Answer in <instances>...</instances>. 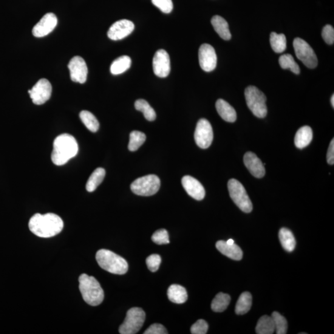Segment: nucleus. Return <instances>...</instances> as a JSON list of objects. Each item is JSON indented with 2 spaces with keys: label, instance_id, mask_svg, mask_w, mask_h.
<instances>
[{
  "label": "nucleus",
  "instance_id": "f257e3e1",
  "mask_svg": "<svg viewBox=\"0 0 334 334\" xmlns=\"http://www.w3.org/2000/svg\"><path fill=\"white\" fill-rule=\"evenodd\" d=\"M64 223L60 217L53 213L36 214L30 218L29 228L32 233L41 238L57 236L63 230Z\"/></svg>",
  "mask_w": 334,
  "mask_h": 334
},
{
  "label": "nucleus",
  "instance_id": "f03ea898",
  "mask_svg": "<svg viewBox=\"0 0 334 334\" xmlns=\"http://www.w3.org/2000/svg\"><path fill=\"white\" fill-rule=\"evenodd\" d=\"M78 150L77 141L73 136L69 134L59 135L53 142L52 162L56 165H63L78 154Z\"/></svg>",
  "mask_w": 334,
  "mask_h": 334
},
{
  "label": "nucleus",
  "instance_id": "7ed1b4c3",
  "mask_svg": "<svg viewBox=\"0 0 334 334\" xmlns=\"http://www.w3.org/2000/svg\"><path fill=\"white\" fill-rule=\"evenodd\" d=\"M79 282L82 296L87 304L96 307L103 303L104 290L94 277L83 274L79 277Z\"/></svg>",
  "mask_w": 334,
  "mask_h": 334
},
{
  "label": "nucleus",
  "instance_id": "20e7f679",
  "mask_svg": "<svg viewBox=\"0 0 334 334\" xmlns=\"http://www.w3.org/2000/svg\"><path fill=\"white\" fill-rule=\"evenodd\" d=\"M98 264L110 273L123 275L128 270L126 260L118 254L108 250H100L96 253Z\"/></svg>",
  "mask_w": 334,
  "mask_h": 334
},
{
  "label": "nucleus",
  "instance_id": "39448f33",
  "mask_svg": "<svg viewBox=\"0 0 334 334\" xmlns=\"http://www.w3.org/2000/svg\"><path fill=\"white\" fill-rule=\"evenodd\" d=\"M246 104L256 117L263 118L268 113L266 98L264 93L255 86H249L245 92Z\"/></svg>",
  "mask_w": 334,
  "mask_h": 334
},
{
  "label": "nucleus",
  "instance_id": "423d86ee",
  "mask_svg": "<svg viewBox=\"0 0 334 334\" xmlns=\"http://www.w3.org/2000/svg\"><path fill=\"white\" fill-rule=\"evenodd\" d=\"M160 180L156 175H149L138 178L131 183L132 192L138 196H151L159 190Z\"/></svg>",
  "mask_w": 334,
  "mask_h": 334
},
{
  "label": "nucleus",
  "instance_id": "0eeeda50",
  "mask_svg": "<svg viewBox=\"0 0 334 334\" xmlns=\"http://www.w3.org/2000/svg\"><path fill=\"white\" fill-rule=\"evenodd\" d=\"M229 194L236 205L245 213H250L253 210V205L247 192L242 184L236 179H231L228 182Z\"/></svg>",
  "mask_w": 334,
  "mask_h": 334
},
{
  "label": "nucleus",
  "instance_id": "6e6552de",
  "mask_svg": "<svg viewBox=\"0 0 334 334\" xmlns=\"http://www.w3.org/2000/svg\"><path fill=\"white\" fill-rule=\"evenodd\" d=\"M145 312L140 308H132L126 313L124 322L119 328L121 334L137 333L143 327L145 321Z\"/></svg>",
  "mask_w": 334,
  "mask_h": 334
},
{
  "label": "nucleus",
  "instance_id": "1a4fd4ad",
  "mask_svg": "<svg viewBox=\"0 0 334 334\" xmlns=\"http://www.w3.org/2000/svg\"><path fill=\"white\" fill-rule=\"evenodd\" d=\"M293 47L296 57L308 69H315L318 66V58L315 52L304 39L298 38L295 39Z\"/></svg>",
  "mask_w": 334,
  "mask_h": 334
},
{
  "label": "nucleus",
  "instance_id": "9d476101",
  "mask_svg": "<svg viewBox=\"0 0 334 334\" xmlns=\"http://www.w3.org/2000/svg\"><path fill=\"white\" fill-rule=\"evenodd\" d=\"M213 129L209 121L206 119H201L197 123L194 132V140L200 148L208 149L213 141Z\"/></svg>",
  "mask_w": 334,
  "mask_h": 334
},
{
  "label": "nucleus",
  "instance_id": "9b49d317",
  "mask_svg": "<svg viewBox=\"0 0 334 334\" xmlns=\"http://www.w3.org/2000/svg\"><path fill=\"white\" fill-rule=\"evenodd\" d=\"M52 92V87L49 80L41 79L30 90H28L33 103L40 106L49 100Z\"/></svg>",
  "mask_w": 334,
  "mask_h": 334
},
{
  "label": "nucleus",
  "instance_id": "f8f14e48",
  "mask_svg": "<svg viewBox=\"0 0 334 334\" xmlns=\"http://www.w3.org/2000/svg\"><path fill=\"white\" fill-rule=\"evenodd\" d=\"M71 79L75 83L84 84L87 81L88 69L86 61L81 56H76L69 64Z\"/></svg>",
  "mask_w": 334,
  "mask_h": 334
},
{
  "label": "nucleus",
  "instance_id": "ddd939ff",
  "mask_svg": "<svg viewBox=\"0 0 334 334\" xmlns=\"http://www.w3.org/2000/svg\"><path fill=\"white\" fill-rule=\"evenodd\" d=\"M201 68L206 72H211L217 66V57L214 47L208 44H203L199 50Z\"/></svg>",
  "mask_w": 334,
  "mask_h": 334
},
{
  "label": "nucleus",
  "instance_id": "4468645a",
  "mask_svg": "<svg viewBox=\"0 0 334 334\" xmlns=\"http://www.w3.org/2000/svg\"><path fill=\"white\" fill-rule=\"evenodd\" d=\"M153 70L155 75L159 78H166L171 72V59L165 50L157 51L153 58Z\"/></svg>",
  "mask_w": 334,
  "mask_h": 334
},
{
  "label": "nucleus",
  "instance_id": "2eb2a0df",
  "mask_svg": "<svg viewBox=\"0 0 334 334\" xmlns=\"http://www.w3.org/2000/svg\"><path fill=\"white\" fill-rule=\"evenodd\" d=\"M58 24V19L52 13H47L42 17L32 29L36 38H44L52 32Z\"/></svg>",
  "mask_w": 334,
  "mask_h": 334
},
{
  "label": "nucleus",
  "instance_id": "dca6fc26",
  "mask_svg": "<svg viewBox=\"0 0 334 334\" xmlns=\"http://www.w3.org/2000/svg\"><path fill=\"white\" fill-rule=\"evenodd\" d=\"M135 25L129 20L122 19L115 22L107 32L109 38L113 41H120L125 38L132 32Z\"/></svg>",
  "mask_w": 334,
  "mask_h": 334
},
{
  "label": "nucleus",
  "instance_id": "f3484780",
  "mask_svg": "<svg viewBox=\"0 0 334 334\" xmlns=\"http://www.w3.org/2000/svg\"><path fill=\"white\" fill-rule=\"evenodd\" d=\"M182 183L187 193L194 199L201 201L205 198V189L202 184L196 178L186 175L183 177Z\"/></svg>",
  "mask_w": 334,
  "mask_h": 334
},
{
  "label": "nucleus",
  "instance_id": "a211bd4d",
  "mask_svg": "<svg viewBox=\"0 0 334 334\" xmlns=\"http://www.w3.org/2000/svg\"><path fill=\"white\" fill-rule=\"evenodd\" d=\"M245 165L254 177L261 178L264 177L265 171L264 164L253 152H246L243 158Z\"/></svg>",
  "mask_w": 334,
  "mask_h": 334
},
{
  "label": "nucleus",
  "instance_id": "6ab92c4d",
  "mask_svg": "<svg viewBox=\"0 0 334 334\" xmlns=\"http://www.w3.org/2000/svg\"><path fill=\"white\" fill-rule=\"evenodd\" d=\"M216 248L220 253L231 259L240 260L243 257V251L239 246L235 244L228 245L225 241H219L216 243Z\"/></svg>",
  "mask_w": 334,
  "mask_h": 334
},
{
  "label": "nucleus",
  "instance_id": "aec40b11",
  "mask_svg": "<svg viewBox=\"0 0 334 334\" xmlns=\"http://www.w3.org/2000/svg\"><path fill=\"white\" fill-rule=\"evenodd\" d=\"M216 107L218 113L223 120L227 122L233 123L237 120L236 110L230 104L223 99H219L216 102Z\"/></svg>",
  "mask_w": 334,
  "mask_h": 334
},
{
  "label": "nucleus",
  "instance_id": "412c9836",
  "mask_svg": "<svg viewBox=\"0 0 334 334\" xmlns=\"http://www.w3.org/2000/svg\"><path fill=\"white\" fill-rule=\"evenodd\" d=\"M313 131L310 126H305L296 132L295 144L297 148L304 149L307 147L313 140Z\"/></svg>",
  "mask_w": 334,
  "mask_h": 334
},
{
  "label": "nucleus",
  "instance_id": "4be33fe9",
  "mask_svg": "<svg viewBox=\"0 0 334 334\" xmlns=\"http://www.w3.org/2000/svg\"><path fill=\"white\" fill-rule=\"evenodd\" d=\"M211 24L216 32L222 39L229 41L231 38L228 22L220 16H215L211 19Z\"/></svg>",
  "mask_w": 334,
  "mask_h": 334
},
{
  "label": "nucleus",
  "instance_id": "5701e85b",
  "mask_svg": "<svg viewBox=\"0 0 334 334\" xmlns=\"http://www.w3.org/2000/svg\"><path fill=\"white\" fill-rule=\"evenodd\" d=\"M167 295L170 301L177 304H184L188 299V293L185 288L177 284L172 285L169 288Z\"/></svg>",
  "mask_w": 334,
  "mask_h": 334
},
{
  "label": "nucleus",
  "instance_id": "b1692460",
  "mask_svg": "<svg viewBox=\"0 0 334 334\" xmlns=\"http://www.w3.org/2000/svg\"><path fill=\"white\" fill-rule=\"evenodd\" d=\"M131 65V59L128 56H121L113 61L110 72L113 75H118L128 70Z\"/></svg>",
  "mask_w": 334,
  "mask_h": 334
},
{
  "label": "nucleus",
  "instance_id": "393cba45",
  "mask_svg": "<svg viewBox=\"0 0 334 334\" xmlns=\"http://www.w3.org/2000/svg\"><path fill=\"white\" fill-rule=\"evenodd\" d=\"M279 239L283 248L288 252L294 250L296 246L295 237L287 228H282L279 231Z\"/></svg>",
  "mask_w": 334,
  "mask_h": 334
},
{
  "label": "nucleus",
  "instance_id": "a878e982",
  "mask_svg": "<svg viewBox=\"0 0 334 334\" xmlns=\"http://www.w3.org/2000/svg\"><path fill=\"white\" fill-rule=\"evenodd\" d=\"M106 177V171L103 168L95 169L90 175L86 184V190L91 192L94 191L97 187L103 182Z\"/></svg>",
  "mask_w": 334,
  "mask_h": 334
},
{
  "label": "nucleus",
  "instance_id": "bb28decb",
  "mask_svg": "<svg viewBox=\"0 0 334 334\" xmlns=\"http://www.w3.org/2000/svg\"><path fill=\"white\" fill-rule=\"evenodd\" d=\"M275 332L274 321L272 317L263 316L257 322L256 332L258 334H272Z\"/></svg>",
  "mask_w": 334,
  "mask_h": 334
},
{
  "label": "nucleus",
  "instance_id": "cd10ccee",
  "mask_svg": "<svg viewBox=\"0 0 334 334\" xmlns=\"http://www.w3.org/2000/svg\"><path fill=\"white\" fill-rule=\"evenodd\" d=\"M252 305V296L249 292H244L240 295L238 299L236 312L238 315H243L250 310Z\"/></svg>",
  "mask_w": 334,
  "mask_h": 334
},
{
  "label": "nucleus",
  "instance_id": "c85d7f7f",
  "mask_svg": "<svg viewBox=\"0 0 334 334\" xmlns=\"http://www.w3.org/2000/svg\"><path fill=\"white\" fill-rule=\"evenodd\" d=\"M230 300V296L228 294L218 293L212 302V310L215 312H223L227 308Z\"/></svg>",
  "mask_w": 334,
  "mask_h": 334
},
{
  "label": "nucleus",
  "instance_id": "c756f323",
  "mask_svg": "<svg viewBox=\"0 0 334 334\" xmlns=\"http://www.w3.org/2000/svg\"><path fill=\"white\" fill-rule=\"evenodd\" d=\"M270 43L272 49L276 53H281L287 49V39L283 34L278 35L276 32H272L270 37Z\"/></svg>",
  "mask_w": 334,
  "mask_h": 334
},
{
  "label": "nucleus",
  "instance_id": "7c9ffc66",
  "mask_svg": "<svg viewBox=\"0 0 334 334\" xmlns=\"http://www.w3.org/2000/svg\"><path fill=\"white\" fill-rule=\"evenodd\" d=\"M135 109L142 112L144 117L149 121H154L156 118V113L149 104L144 99H139L135 104Z\"/></svg>",
  "mask_w": 334,
  "mask_h": 334
},
{
  "label": "nucleus",
  "instance_id": "2f4dec72",
  "mask_svg": "<svg viewBox=\"0 0 334 334\" xmlns=\"http://www.w3.org/2000/svg\"><path fill=\"white\" fill-rule=\"evenodd\" d=\"M79 117H80L82 122L90 131L95 132L98 131L99 129L98 121L92 113L84 110L79 113Z\"/></svg>",
  "mask_w": 334,
  "mask_h": 334
},
{
  "label": "nucleus",
  "instance_id": "473e14b6",
  "mask_svg": "<svg viewBox=\"0 0 334 334\" xmlns=\"http://www.w3.org/2000/svg\"><path fill=\"white\" fill-rule=\"evenodd\" d=\"M146 136L144 133L138 131H132L129 135L128 149L130 151H137L145 142Z\"/></svg>",
  "mask_w": 334,
  "mask_h": 334
},
{
  "label": "nucleus",
  "instance_id": "72a5a7b5",
  "mask_svg": "<svg viewBox=\"0 0 334 334\" xmlns=\"http://www.w3.org/2000/svg\"><path fill=\"white\" fill-rule=\"evenodd\" d=\"M279 61L282 69H290L295 74H299V67L298 64L296 63L292 55L290 54L283 55L279 58Z\"/></svg>",
  "mask_w": 334,
  "mask_h": 334
},
{
  "label": "nucleus",
  "instance_id": "f704fd0d",
  "mask_svg": "<svg viewBox=\"0 0 334 334\" xmlns=\"http://www.w3.org/2000/svg\"><path fill=\"white\" fill-rule=\"evenodd\" d=\"M273 319L275 331L277 334H285L287 332L288 324L287 320L278 312H274L272 315Z\"/></svg>",
  "mask_w": 334,
  "mask_h": 334
},
{
  "label": "nucleus",
  "instance_id": "c9c22d12",
  "mask_svg": "<svg viewBox=\"0 0 334 334\" xmlns=\"http://www.w3.org/2000/svg\"><path fill=\"white\" fill-rule=\"evenodd\" d=\"M152 240L157 245L169 244V236L165 229H160L155 232L152 236Z\"/></svg>",
  "mask_w": 334,
  "mask_h": 334
},
{
  "label": "nucleus",
  "instance_id": "e433bc0d",
  "mask_svg": "<svg viewBox=\"0 0 334 334\" xmlns=\"http://www.w3.org/2000/svg\"><path fill=\"white\" fill-rule=\"evenodd\" d=\"M152 3L164 13H171L174 8L172 0H152Z\"/></svg>",
  "mask_w": 334,
  "mask_h": 334
},
{
  "label": "nucleus",
  "instance_id": "4c0bfd02",
  "mask_svg": "<svg viewBox=\"0 0 334 334\" xmlns=\"http://www.w3.org/2000/svg\"><path fill=\"white\" fill-rule=\"evenodd\" d=\"M161 261L162 259L158 254H152L146 259V264L150 271L155 273L159 268Z\"/></svg>",
  "mask_w": 334,
  "mask_h": 334
},
{
  "label": "nucleus",
  "instance_id": "58836bf2",
  "mask_svg": "<svg viewBox=\"0 0 334 334\" xmlns=\"http://www.w3.org/2000/svg\"><path fill=\"white\" fill-rule=\"evenodd\" d=\"M208 324L203 319L198 320L192 325L191 332L192 334H205L208 332Z\"/></svg>",
  "mask_w": 334,
  "mask_h": 334
},
{
  "label": "nucleus",
  "instance_id": "ea45409f",
  "mask_svg": "<svg viewBox=\"0 0 334 334\" xmlns=\"http://www.w3.org/2000/svg\"><path fill=\"white\" fill-rule=\"evenodd\" d=\"M322 37L325 43L332 45L334 42V29L332 25H326L322 31Z\"/></svg>",
  "mask_w": 334,
  "mask_h": 334
},
{
  "label": "nucleus",
  "instance_id": "a19ab883",
  "mask_svg": "<svg viewBox=\"0 0 334 334\" xmlns=\"http://www.w3.org/2000/svg\"><path fill=\"white\" fill-rule=\"evenodd\" d=\"M144 334H166L168 333L165 327L160 324H154L151 325Z\"/></svg>",
  "mask_w": 334,
  "mask_h": 334
},
{
  "label": "nucleus",
  "instance_id": "79ce46f5",
  "mask_svg": "<svg viewBox=\"0 0 334 334\" xmlns=\"http://www.w3.org/2000/svg\"><path fill=\"white\" fill-rule=\"evenodd\" d=\"M327 163L330 165L334 164V140L331 141L329 149H328L327 154Z\"/></svg>",
  "mask_w": 334,
  "mask_h": 334
},
{
  "label": "nucleus",
  "instance_id": "37998d69",
  "mask_svg": "<svg viewBox=\"0 0 334 334\" xmlns=\"http://www.w3.org/2000/svg\"><path fill=\"white\" fill-rule=\"evenodd\" d=\"M226 242L227 243L228 245L234 244V240L232 239H229L228 241H226Z\"/></svg>",
  "mask_w": 334,
  "mask_h": 334
},
{
  "label": "nucleus",
  "instance_id": "c03bdc74",
  "mask_svg": "<svg viewBox=\"0 0 334 334\" xmlns=\"http://www.w3.org/2000/svg\"><path fill=\"white\" fill-rule=\"evenodd\" d=\"M331 104H332V106L333 107V108L334 107V95L333 94L332 96V97H331Z\"/></svg>",
  "mask_w": 334,
  "mask_h": 334
}]
</instances>
